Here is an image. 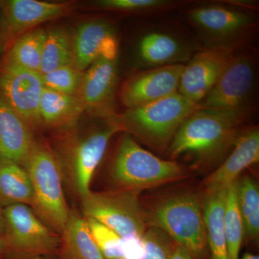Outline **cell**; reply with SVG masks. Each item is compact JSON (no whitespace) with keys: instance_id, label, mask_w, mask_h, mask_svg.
<instances>
[{"instance_id":"6da1fadb","label":"cell","mask_w":259,"mask_h":259,"mask_svg":"<svg viewBox=\"0 0 259 259\" xmlns=\"http://www.w3.org/2000/svg\"><path fill=\"white\" fill-rule=\"evenodd\" d=\"M248 117L228 110L198 109L181 125L168 150L171 157L186 153L212 161L233 147Z\"/></svg>"},{"instance_id":"7a4b0ae2","label":"cell","mask_w":259,"mask_h":259,"mask_svg":"<svg viewBox=\"0 0 259 259\" xmlns=\"http://www.w3.org/2000/svg\"><path fill=\"white\" fill-rule=\"evenodd\" d=\"M149 228L161 230L194 259H209L203 207L194 194H177L158 202L146 212Z\"/></svg>"},{"instance_id":"3957f363","label":"cell","mask_w":259,"mask_h":259,"mask_svg":"<svg viewBox=\"0 0 259 259\" xmlns=\"http://www.w3.org/2000/svg\"><path fill=\"white\" fill-rule=\"evenodd\" d=\"M24 167L33 192L32 210L49 228L61 236L70 209L63 191L64 174L61 160L47 146L35 142Z\"/></svg>"},{"instance_id":"277c9868","label":"cell","mask_w":259,"mask_h":259,"mask_svg":"<svg viewBox=\"0 0 259 259\" xmlns=\"http://www.w3.org/2000/svg\"><path fill=\"white\" fill-rule=\"evenodd\" d=\"M197 104L178 93L127 109L116 115L124 131L132 134L153 147H169L172 139L184 121L195 111Z\"/></svg>"},{"instance_id":"5b68a950","label":"cell","mask_w":259,"mask_h":259,"mask_svg":"<svg viewBox=\"0 0 259 259\" xmlns=\"http://www.w3.org/2000/svg\"><path fill=\"white\" fill-rule=\"evenodd\" d=\"M184 174L178 163L157 157L141 147L127 133L121 137L111 168L117 190L139 193L144 189L178 180Z\"/></svg>"},{"instance_id":"8992f818","label":"cell","mask_w":259,"mask_h":259,"mask_svg":"<svg viewBox=\"0 0 259 259\" xmlns=\"http://www.w3.org/2000/svg\"><path fill=\"white\" fill-rule=\"evenodd\" d=\"M5 259H56L60 235L49 228L31 207L15 204L5 207Z\"/></svg>"},{"instance_id":"52a82bcc","label":"cell","mask_w":259,"mask_h":259,"mask_svg":"<svg viewBox=\"0 0 259 259\" xmlns=\"http://www.w3.org/2000/svg\"><path fill=\"white\" fill-rule=\"evenodd\" d=\"M204 48H240L256 30V17L239 8L208 5L185 12Z\"/></svg>"},{"instance_id":"ba28073f","label":"cell","mask_w":259,"mask_h":259,"mask_svg":"<svg viewBox=\"0 0 259 259\" xmlns=\"http://www.w3.org/2000/svg\"><path fill=\"white\" fill-rule=\"evenodd\" d=\"M256 59L248 51L235 54L198 109L228 110L249 117L255 108Z\"/></svg>"},{"instance_id":"9c48e42d","label":"cell","mask_w":259,"mask_h":259,"mask_svg":"<svg viewBox=\"0 0 259 259\" xmlns=\"http://www.w3.org/2000/svg\"><path fill=\"white\" fill-rule=\"evenodd\" d=\"M139 192L116 190H90L81 198L83 217L110 228L121 238L142 237L146 231V212L140 204Z\"/></svg>"},{"instance_id":"30bf717a","label":"cell","mask_w":259,"mask_h":259,"mask_svg":"<svg viewBox=\"0 0 259 259\" xmlns=\"http://www.w3.org/2000/svg\"><path fill=\"white\" fill-rule=\"evenodd\" d=\"M123 127L116 115L107 117L101 125L78 136L68 145L63 170H66L71 187L80 197L90 190V184L97 166L104 157L112 138Z\"/></svg>"},{"instance_id":"8fae6325","label":"cell","mask_w":259,"mask_h":259,"mask_svg":"<svg viewBox=\"0 0 259 259\" xmlns=\"http://www.w3.org/2000/svg\"><path fill=\"white\" fill-rule=\"evenodd\" d=\"M44 90L40 72L0 62V95L31 127L41 123L39 107Z\"/></svg>"},{"instance_id":"7c38bea8","label":"cell","mask_w":259,"mask_h":259,"mask_svg":"<svg viewBox=\"0 0 259 259\" xmlns=\"http://www.w3.org/2000/svg\"><path fill=\"white\" fill-rule=\"evenodd\" d=\"M194 42L171 30L149 28L135 44L136 63L143 69L174 64H185L195 54Z\"/></svg>"},{"instance_id":"4fadbf2b","label":"cell","mask_w":259,"mask_h":259,"mask_svg":"<svg viewBox=\"0 0 259 259\" xmlns=\"http://www.w3.org/2000/svg\"><path fill=\"white\" fill-rule=\"evenodd\" d=\"M238 50L204 48L185 64L178 93L198 105L212 90Z\"/></svg>"},{"instance_id":"5bb4252c","label":"cell","mask_w":259,"mask_h":259,"mask_svg":"<svg viewBox=\"0 0 259 259\" xmlns=\"http://www.w3.org/2000/svg\"><path fill=\"white\" fill-rule=\"evenodd\" d=\"M185 64L168 65L136 73L121 90L122 104L127 109L141 106L178 93Z\"/></svg>"},{"instance_id":"9a60e30c","label":"cell","mask_w":259,"mask_h":259,"mask_svg":"<svg viewBox=\"0 0 259 259\" xmlns=\"http://www.w3.org/2000/svg\"><path fill=\"white\" fill-rule=\"evenodd\" d=\"M71 9L70 3H47L37 0L0 1V17L8 40V49L20 35L44 22L68 14Z\"/></svg>"},{"instance_id":"2e32d148","label":"cell","mask_w":259,"mask_h":259,"mask_svg":"<svg viewBox=\"0 0 259 259\" xmlns=\"http://www.w3.org/2000/svg\"><path fill=\"white\" fill-rule=\"evenodd\" d=\"M72 39L73 66L81 72L99 58L117 59L118 40L115 28L106 19H93L81 24Z\"/></svg>"},{"instance_id":"e0dca14e","label":"cell","mask_w":259,"mask_h":259,"mask_svg":"<svg viewBox=\"0 0 259 259\" xmlns=\"http://www.w3.org/2000/svg\"><path fill=\"white\" fill-rule=\"evenodd\" d=\"M118 79L117 59L99 58L83 73L79 96L85 110L103 117L112 115Z\"/></svg>"},{"instance_id":"ac0fdd59","label":"cell","mask_w":259,"mask_h":259,"mask_svg":"<svg viewBox=\"0 0 259 259\" xmlns=\"http://www.w3.org/2000/svg\"><path fill=\"white\" fill-rule=\"evenodd\" d=\"M259 161V130L256 126L242 131L232 152L205 181L207 191L227 188L236 182L242 171Z\"/></svg>"},{"instance_id":"d6986e66","label":"cell","mask_w":259,"mask_h":259,"mask_svg":"<svg viewBox=\"0 0 259 259\" xmlns=\"http://www.w3.org/2000/svg\"><path fill=\"white\" fill-rule=\"evenodd\" d=\"M35 143L31 127L0 95V158L24 166Z\"/></svg>"},{"instance_id":"ffe728a7","label":"cell","mask_w":259,"mask_h":259,"mask_svg":"<svg viewBox=\"0 0 259 259\" xmlns=\"http://www.w3.org/2000/svg\"><path fill=\"white\" fill-rule=\"evenodd\" d=\"M61 238V259H105L94 240L86 219L76 210L70 209Z\"/></svg>"},{"instance_id":"44dd1931","label":"cell","mask_w":259,"mask_h":259,"mask_svg":"<svg viewBox=\"0 0 259 259\" xmlns=\"http://www.w3.org/2000/svg\"><path fill=\"white\" fill-rule=\"evenodd\" d=\"M227 188L207 191L204 202V226L210 259H230L224 228Z\"/></svg>"},{"instance_id":"7402d4cb","label":"cell","mask_w":259,"mask_h":259,"mask_svg":"<svg viewBox=\"0 0 259 259\" xmlns=\"http://www.w3.org/2000/svg\"><path fill=\"white\" fill-rule=\"evenodd\" d=\"M79 95H64L44 88L40 98V122L54 127H70L84 110Z\"/></svg>"},{"instance_id":"603a6c76","label":"cell","mask_w":259,"mask_h":259,"mask_svg":"<svg viewBox=\"0 0 259 259\" xmlns=\"http://www.w3.org/2000/svg\"><path fill=\"white\" fill-rule=\"evenodd\" d=\"M25 204L32 207L33 192L25 167L0 158V207Z\"/></svg>"},{"instance_id":"cb8c5ba5","label":"cell","mask_w":259,"mask_h":259,"mask_svg":"<svg viewBox=\"0 0 259 259\" xmlns=\"http://www.w3.org/2000/svg\"><path fill=\"white\" fill-rule=\"evenodd\" d=\"M46 35L47 31L40 28L25 32L10 44L3 61L40 72Z\"/></svg>"},{"instance_id":"d4e9b609","label":"cell","mask_w":259,"mask_h":259,"mask_svg":"<svg viewBox=\"0 0 259 259\" xmlns=\"http://www.w3.org/2000/svg\"><path fill=\"white\" fill-rule=\"evenodd\" d=\"M73 39L65 29L54 27L47 31L40 73L47 74L62 66L73 65Z\"/></svg>"},{"instance_id":"484cf974","label":"cell","mask_w":259,"mask_h":259,"mask_svg":"<svg viewBox=\"0 0 259 259\" xmlns=\"http://www.w3.org/2000/svg\"><path fill=\"white\" fill-rule=\"evenodd\" d=\"M236 197L243 221L244 234L250 241L259 235V189L253 178L245 177L236 180Z\"/></svg>"},{"instance_id":"4316f807","label":"cell","mask_w":259,"mask_h":259,"mask_svg":"<svg viewBox=\"0 0 259 259\" xmlns=\"http://www.w3.org/2000/svg\"><path fill=\"white\" fill-rule=\"evenodd\" d=\"M224 228L230 259H240L244 238V228L236 197V181L227 188L225 204Z\"/></svg>"},{"instance_id":"83f0119b","label":"cell","mask_w":259,"mask_h":259,"mask_svg":"<svg viewBox=\"0 0 259 259\" xmlns=\"http://www.w3.org/2000/svg\"><path fill=\"white\" fill-rule=\"evenodd\" d=\"M183 3L172 0H98L93 5L98 10L135 14H151L175 9Z\"/></svg>"},{"instance_id":"f1b7e54d","label":"cell","mask_w":259,"mask_h":259,"mask_svg":"<svg viewBox=\"0 0 259 259\" xmlns=\"http://www.w3.org/2000/svg\"><path fill=\"white\" fill-rule=\"evenodd\" d=\"M83 72L73 65L62 66L42 74L44 88L64 95H79Z\"/></svg>"},{"instance_id":"f546056e","label":"cell","mask_w":259,"mask_h":259,"mask_svg":"<svg viewBox=\"0 0 259 259\" xmlns=\"http://www.w3.org/2000/svg\"><path fill=\"white\" fill-rule=\"evenodd\" d=\"M95 243L105 259L122 258V238L92 218H85Z\"/></svg>"},{"instance_id":"4dcf8cb0","label":"cell","mask_w":259,"mask_h":259,"mask_svg":"<svg viewBox=\"0 0 259 259\" xmlns=\"http://www.w3.org/2000/svg\"><path fill=\"white\" fill-rule=\"evenodd\" d=\"M161 230L150 228L143 236L144 253L143 259H171L175 245Z\"/></svg>"},{"instance_id":"1f68e13d","label":"cell","mask_w":259,"mask_h":259,"mask_svg":"<svg viewBox=\"0 0 259 259\" xmlns=\"http://www.w3.org/2000/svg\"><path fill=\"white\" fill-rule=\"evenodd\" d=\"M144 249L142 237L122 238V254L125 259H143Z\"/></svg>"},{"instance_id":"d6a6232c","label":"cell","mask_w":259,"mask_h":259,"mask_svg":"<svg viewBox=\"0 0 259 259\" xmlns=\"http://www.w3.org/2000/svg\"><path fill=\"white\" fill-rule=\"evenodd\" d=\"M171 259H194L192 254L184 247L175 243L171 253Z\"/></svg>"},{"instance_id":"836d02e7","label":"cell","mask_w":259,"mask_h":259,"mask_svg":"<svg viewBox=\"0 0 259 259\" xmlns=\"http://www.w3.org/2000/svg\"><path fill=\"white\" fill-rule=\"evenodd\" d=\"M8 40H7L3 22H2L1 17H0V56L8 49Z\"/></svg>"},{"instance_id":"e575fe53","label":"cell","mask_w":259,"mask_h":259,"mask_svg":"<svg viewBox=\"0 0 259 259\" xmlns=\"http://www.w3.org/2000/svg\"><path fill=\"white\" fill-rule=\"evenodd\" d=\"M5 227H6V222H5L4 208L0 207V236H4Z\"/></svg>"},{"instance_id":"d590c367","label":"cell","mask_w":259,"mask_h":259,"mask_svg":"<svg viewBox=\"0 0 259 259\" xmlns=\"http://www.w3.org/2000/svg\"><path fill=\"white\" fill-rule=\"evenodd\" d=\"M6 254V245L3 236H0V259H5Z\"/></svg>"},{"instance_id":"8d00e7d4","label":"cell","mask_w":259,"mask_h":259,"mask_svg":"<svg viewBox=\"0 0 259 259\" xmlns=\"http://www.w3.org/2000/svg\"><path fill=\"white\" fill-rule=\"evenodd\" d=\"M240 259H259V256L258 255L253 254V253H246Z\"/></svg>"},{"instance_id":"74e56055","label":"cell","mask_w":259,"mask_h":259,"mask_svg":"<svg viewBox=\"0 0 259 259\" xmlns=\"http://www.w3.org/2000/svg\"><path fill=\"white\" fill-rule=\"evenodd\" d=\"M114 259H125V258H114Z\"/></svg>"}]
</instances>
